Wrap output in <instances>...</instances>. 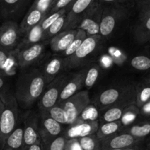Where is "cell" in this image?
Segmentation results:
<instances>
[{
  "label": "cell",
  "instance_id": "obj_31",
  "mask_svg": "<svg viewBox=\"0 0 150 150\" xmlns=\"http://www.w3.org/2000/svg\"><path fill=\"white\" fill-rule=\"evenodd\" d=\"M87 37V34H86L83 30H79L78 34L76 36L74 40L72 41L71 44L69 45V47H68L60 55L63 56V57H69V56L72 55L75 52L78 50L79 47H80V45L82 44V43L83 42V41H84Z\"/></svg>",
  "mask_w": 150,
  "mask_h": 150
},
{
  "label": "cell",
  "instance_id": "obj_34",
  "mask_svg": "<svg viewBox=\"0 0 150 150\" xmlns=\"http://www.w3.org/2000/svg\"><path fill=\"white\" fill-rule=\"evenodd\" d=\"M50 116L55 121L63 125H68V118L66 110L59 104H57L47 110Z\"/></svg>",
  "mask_w": 150,
  "mask_h": 150
},
{
  "label": "cell",
  "instance_id": "obj_53",
  "mask_svg": "<svg viewBox=\"0 0 150 150\" xmlns=\"http://www.w3.org/2000/svg\"><path fill=\"white\" fill-rule=\"evenodd\" d=\"M65 150H66V149H65Z\"/></svg>",
  "mask_w": 150,
  "mask_h": 150
},
{
  "label": "cell",
  "instance_id": "obj_24",
  "mask_svg": "<svg viewBox=\"0 0 150 150\" xmlns=\"http://www.w3.org/2000/svg\"><path fill=\"white\" fill-rule=\"evenodd\" d=\"M44 33H45L43 30L41 24L35 26L23 35L21 42L17 49L27 47L37 44V43L44 41Z\"/></svg>",
  "mask_w": 150,
  "mask_h": 150
},
{
  "label": "cell",
  "instance_id": "obj_52",
  "mask_svg": "<svg viewBox=\"0 0 150 150\" xmlns=\"http://www.w3.org/2000/svg\"><path fill=\"white\" fill-rule=\"evenodd\" d=\"M149 43H150V41H149Z\"/></svg>",
  "mask_w": 150,
  "mask_h": 150
},
{
  "label": "cell",
  "instance_id": "obj_2",
  "mask_svg": "<svg viewBox=\"0 0 150 150\" xmlns=\"http://www.w3.org/2000/svg\"><path fill=\"white\" fill-rule=\"evenodd\" d=\"M136 83H131L124 86L110 87L99 93L95 104L101 110L110 107L129 108L135 105Z\"/></svg>",
  "mask_w": 150,
  "mask_h": 150
},
{
  "label": "cell",
  "instance_id": "obj_42",
  "mask_svg": "<svg viewBox=\"0 0 150 150\" xmlns=\"http://www.w3.org/2000/svg\"><path fill=\"white\" fill-rule=\"evenodd\" d=\"M124 150H145V141L135 144L133 146H131L129 147H127V148L125 149Z\"/></svg>",
  "mask_w": 150,
  "mask_h": 150
},
{
  "label": "cell",
  "instance_id": "obj_46",
  "mask_svg": "<svg viewBox=\"0 0 150 150\" xmlns=\"http://www.w3.org/2000/svg\"><path fill=\"white\" fill-rule=\"evenodd\" d=\"M145 149L150 150V136L146 138L145 140Z\"/></svg>",
  "mask_w": 150,
  "mask_h": 150
},
{
  "label": "cell",
  "instance_id": "obj_44",
  "mask_svg": "<svg viewBox=\"0 0 150 150\" xmlns=\"http://www.w3.org/2000/svg\"><path fill=\"white\" fill-rule=\"evenodd\" d=\"M98 2H99L100 3L103 4V3H111V4H114V3H117L118 0H96Z\"/></svg>",
  "mask_w": 150,
  "mask_h": 150
},
{
  "label": "cell",
  "instance_id": "obj_50",
  "mask_svg": "<svg viewBox=\"0 0 150 150\" xmlns=\"http://www.w3.org/2000/svg\"><path fill=\"white\" fill-rule=\"evenodd\" d=\"M145 150H149V149H145Z\"/></svg>",
  "mask_w": 150,
  "mask_h": 150
},
{
  "label": "cell",
  "instance_id": "obj_30",
  "mask_svg": "<svg viewBox=\"0 0 150 150\" xmlns=\"http://www.w3.org/2000/svg\"><path fill=\"white\" fill-rule=\"evenodd\" d=\"M101 71V67L97 63H92L88 67L86 72V77H85L84 87L87 89H91L95 83L97 81L99 77Z\"/></svg>",
  "mask_w": 150,
  "mask_h": 150
},
{
  "label": "cell",
  "instance_id": "obj_32",
  "mask_svg": "<svg viewBox=\"0 0 150 150\" xmlns=\"http://www.w3.org/2000/svg\"><path fill=\"white\" fill-rule=\"evenodd\" d=\"M129 64L138 71L150 70V57L144 54H139L132 57Z\"/></svg>",
  "mask_w": 150,
  "mask_h": 150
},
{
  "label": "cell",
  "instance_id": "obj_38",
  "mask_svg": "<svg viewBox=\"0 0 150 150\" xmlns=\"http://www.w3.org/2000/svg\"><path fill=\"white\" fill-rule=\"evenodd\" d=\"M139 14L138 18H142L150 16V0H142L138 2Z\"/></svg>",
  "mask_w": 150,
  "mask_h": 150
},
{
  "label": "cell",
  "instance_id": "obj_12",
  "mask_svg": "<svg viewBox=\"0 0 150 150\" xmlns=\"http://www.w3.org/2000/svg\"><path fill=\"white\" fill-rule=\"evenodd\" d=\"M88 66L82 67L79 71L74 73H69V76L65 83L63 88L60 93L57 104L64 102L74 94L80 91L84 88L85 77Z\"/></svg>",
  "mask_w": 150,
  "mask_h": 150
},
{
  "label": "cell",
  "instance_id": "obj_45",
  "mask_svg": "<svg viewBox=\"0 0 150 150\" xmlns=\"http://www.w3.org/2000/svg\"><path fill=\"white\" fill-rule=\"evenodd\" d=\"M4 107H5V105H4V102L2 100V97L0 96V119H1V116H2V111H3Z\"/></svg>",
  "mask_w": 150,
  "mask_h": 150
},
{
  "label": "cell",
  "instance_id": "obj_40",
  "mask_svg": "<svg viewBox=\"0 0 150 150\" xmlns=\"http://www.w3.org/2000/svg\"><path fill=\"white\" fill-rule=\"evenodd\" d=\"M140 115L143 117L150 118V100L139 109Z\"/></svg>",
  "mask_w": 150,
  "mask_h": 150
},
{
  "label": "cell",
  "instance_id": "obj_22",
  "mask_svg": "<svg viewBox=\"0 0 150 150\" xmlns=\"http://www.w3.org/2000/svg\"><path fill=\"white\" fill-rule=\"evenodd\" d=\"M133 35L135 41L139 44L150 41V16L138 18L133 27Z\"/></svg>",
  "mask_w": 150,
  "mask_h": 150
},
{
  "label": "cell",
  "instance_id": "obj_35",
  "mask_svg": "<svg viewBox=\"0 0 150 150\" xmlns=\"http://www.w3.org/2000/svg\"><path fill=\"white\" fill-rule=\"evenodd\" d=\"M68 12L67 9H63L60 10V11H57V12H54V13H52L48 14L45 18L43 19V21H41L40 24H41V27H42L43 30L45 33L47 30H48L49 27L60 16H61L63 14L66 13Z\"/></svg>",
  "mask_w": 150,
  "mask_h": 150
},
{
  "label": "cell",
  "instance_id": "obj_21",
  "mask_svg": "<svg viewBox=\"0 0 150 150\" xmlns=\"http://www.w3.org/2000/svg\"><path fill=\"white\" fill-rule=\"evenodd\" d=\"M120 132L129 133L140 139H146L150 136V120L146 119L126 125Z\"/></svg>",
  "mask_w": 150,
  "mask_h": 150
},
{
  "label": "cell",
  "instance_id": "obj_28",
  "mask_svg": "<svg viewBox=\"0 0 150 150\" xmlns=\"http://www.w3.org/2000/svg\"><path fill=\"white\" fill-rule=\"evenodd\" d=\"M66 21V13H65L59 17L45 32L44 36V41H50V39L52 38L54 36H55L56 35L64 31Z\"/></svg>",
  "mask_w": 150,
  "mask_h": 150
},
{
  "label": "cell",
  "instance_id": "obj_11",
  "mask_svg": "<svg viewBox=\"0 0 150 150\" xmlns=\"http://www.w3.org/2000/svg\"><path fill=\"white\" fill-rule=\"evenodd\" d=\"M19 24L13 20H7L0 25V48L14 52L22 38Z\"/></svg>",
  "mask_w": 150,
  "mask_h": 150
},
{
  "label": "cell",
  "instance_id": "obj_47",
  "mask_svg": "<svg viewBox=\"0 0 150 150\" xmlns=\"http://www.w3.org/2000/svg\"><path fill=\"white\" fill-rule=\"evenodd\" d=\"M132 0H118V4H120V5H122V4H128L129 2H132Z\"/></svg>",
  "mask_w": 150,
  "mask_h": 150
},
{
  "label": "cell",
  "instance_id": "obj_37",
  "mask_svg": "<svg viewBox=\"0 0 150 150\" xmlns=\"http://www.w3.org/2000/svg\"><path fill=\"white\" fill-rule=\"evenodd\" d=\"M74 2L75 0H57L53 5L50 13L57 12V11L63 9H67L68 11H69V8H71V6L73 5Z\"/></svg>",
  "mask_w": 150,
  "mask_h": 150
},
{
  "label": "cell",
  "instance_id": "obj_41",
  "mask_svg": "<svg viewBox=\"0 0 150 150\" xmlns=\"http://www.w3.org/2000/svg\"><path fill=\"white\" fill-rule=\"evenodd\" d=\"M24 150H44V146H43L42 141L38 142L36 144H33L31 146L25 147Z\"/></svg>",
  "mask_w": 150,
  "mask_h": 150
},
{
  "label": "cell",
  "instance_id": "obj_23",
  "mask_svg": "<svg viewBox=\"0 0 150 150\" xmlns=\"http://www.w3.org/2000/svg\"><path fill=\"white\" fill-rule=\"evenodd\" d=\"M24 125H18L7 138L2 150H24Z\"/></svg>",
  "mask_w": 150,
  "mask_h": 150
},
{
  "label": "cell",
  "instance_id": "obj_49",
  "mask_svg": "<svg viewBox=\"0 0 150 150\" xmlns=\"http://www.w3.org/2000/svg\"><path fill=\"white\" fill-rule=\"evenodd\" d=\"M141 1H142V0H138V2H141Z\"/></svg>",
  "mask_w": 150,
  "mask_h": 150
},
{
  "label": "cell",
  "instance_id": "obj_36",
  "mask_svg": "<svg viewBox=\"0 0 150 150\" xmlns=\"http://www.w3.org/2000/svg\"><path fill=\"white\" fill-rule=\"evenodd\" d=\"M54 3L55 0H34L31 7L37 8L47 14H50Z\"/></svg>",
  "mask_w": 150,
  "mask_h": 150
},
{
  "label": "cell",
  "instance_id": "obj_7",
  "mask_svg": "<svg viewBox=\"0 0 150 150\" xmlns=\"http://www.w3.org/2000/svg\"><path fill=\"white\" fill-rule=\"evenodd\" d=\"M50 41H44L27 47L16 49L14 52L17 66L19 69L32 67L43 59L46 46Z\"/></svg>",
  "mask_w": 150,
  "mask_h": 150
},
{
  "label": "cell",
  "instance_id": "obj_9",
  "mask_svg": "<svg viewBox=\"0 0 150 150\" xmlns=\"http://www.w3.org/2000/svg\"><path fill=\"white\" fill-rule=\"evenodd\" d=\"M38 129L43 144H47L65 132L63 125L54 120L47 110H38Z\"/></svg>",
  "mask_w": 150,
  "mask_h": 150
},
{
  "label": "cell",
  "instance_id": "obj_1",
  "mask_svg": "<svg viewBox=\"0 0 150 150\" xmlns=\"http://www.w3.org/2000/svg\"><path fill=\"white\" fill-rule=\"evenodd\" d=\"M46 86L39 68L32 66L21 69L14 94L18 106L25 110L31 108L40 99Z\"/></svg>",
  "mask_w": 150,
  "mask_h": 150
},
{
  "label": "cell",
  "instance_id": "obj_5",
  "mask_svg": "<svg viewBox=\"0 0 150 150\" xmlns=\"http://www.w3.org/2000/svg\"><path fill=\"white\" fill-rule=\"evenodd\" d=\"M127 14V9L122 5L113 4L111 6L104 7L100 21V35L102 37L110 35Z\"/></svg>",
  "mask_w": 150,
  "mask_h": 150
},
{
  "label": "cell",
  "instance_id": "obj_25",
  "mask_svg": "<svg viewBox=\"0 0 150 150\" xmlns=\"http://www.w3.org/2000/svg\"><path fill=\"white\" fill-rule=\"evenodd\" d=\"M135 91V105L140 109L150 100V75L136 83Z\"/></svg>",
  "mask_w": 150,
  "mask_h": 150
},
{
  "label": "cell",
  "instance_id": "obj_3",
  "mask_svg": "<svg viewBox=\"0 0 150 150\" xmlns=\"http://www.w3.org/2000/svg\"><path fill=\"white\" fill-rule=\"evenodd\" d=\"M0 96L5 105L0 119V150H2L7 138L18 125L19 109L14 94L5 92L0 93Z\"/></svg>",
  "mask_w": 150,
  "mask_h": 150
},
{
  "label": "cell",
  "instance_id": "obj_20",
  "mask_svg": "<svg viewBox=\"0 0 150 150\" xmlns=\"http://www.w3.org/2000/svg\"><path fill=\"white\" fill-rule=\"evenodd\" d=\"M17 63L13 52L0 48V74L10 77L15 74Z\"/></svg>",
  "mask_w": 150,
  "mask_h": 150
},
{
  "label": "cell",
  "instance_id": "obj_43",
  "mask_svg": "<svg viewBox=\"0 0 150 150\" xmlns=\"http://www.w3.org/2000/svg\"><path fill=\"white\" fill-rule=\"evenodd\" d=\"M7 77H5L4 75L0 74V90H2L5 86V83H6L7 81Z\"/></svg>",
  "mask_w": 150,
  "mask_h": 150
},
{
  "label": "cell",
  "instance_id": "obj_10",
  "mask_svg": "<svg viewBox=\"0 0 150 150\" xmlns=\"http://www.w3.org/2000/svg\"><path fill=\"white\" fill-rule=\"evenodd\" d=\"M103 8V5L95 0L82 17L76 29L83 30L88 36L100 35V21Z\"/></svg>",
  "mask_w": 150,
  "mask_h": 150
},
{
  "label": "cell",
  "instance_id": "obj_26",
  "mask_svg": "<svg viewBox=\"0 0 150 150\" xmlns=\"http://www.w3.org/2000/svg\"><path fill=\"white\" fill-rule=\"evenodd\" d=\"M124 127V123L121 120L112 122L99 124V127L96 132V136L100 141L108 137L118 133Z\"/></svg>",
  "mask_w": 150,
  "mask_h": 150
},
{
  "label": "cell",
  "instance_id": "obj_18",
  "mask_svg": "<svg viewBox=\"0 0 150 150\" xmlns=\"http://www.w3.org/2000/svg\"><path fill=\"white\" fill-rule=\"evenodd\" d=\"M78 32L79 30L74 29L63 31L54 36L50 41V46L52 51L54 54H61L74 40L78 34Z\"/></svg>",
  "mask_w": 150,
  "mask_h": 150
},
{
  "label": "cell",
  "instance_id": "obj_19",
  "mask_svg": "<svg viewBox=\"0 0 150 150\" xmlns=\"http://www.w3.org/2000/svg\"><path fill=\"white\" fill-rule=\"evenodd\" d=\"M48 14L42 12L37 8L30 7L24 18L19 24L20 31L23 35L35 26L39 24Z\"/></svg>",
  "mask_w": 150,
  "mask_h": 150
},
{
  "label": "cell",
  "instance_id": "obj_6",
  "mask_svg": "<svg viewBox=\"0 0 150 150\" xmlns=\"http://www.w3.org/2000/svg\"><path fill=\"white\" fill-rule=\"evenodd\" d=\"M90 102L88 91H80L59 104L66 110L68 125H73L77 122L80 115L88 108Z\"/></svg>",
  "mask_w": 150,
  "mask_h": 150
},
{
  "label": "cell",
  "instance_id": "obj_13",
  "mask_svg": "<svg viewBox=\"0 0 150 150\" xmlns=\"http://www.w3.org/2000/svg\"><path fill=\"white\" fill-rule=\"evenodd\" d=\"M39 69L46 85H48L58 75L66 71V58L60 54H53L43 60Z\"/></svg>",
  "mask_w": 150,
  "mask_h": 150
},
{
  "label": "cell",
  "instance_id": "obj_17",
  "mask_svg": "<svg viewBox=\"0 0 150 150\" xmlns=\"http://www.w3.org/2000/svg\"><path fill=\"white\" fill-rule=\"evenodd\" d=\"M30 0H0V18L13 20L19 18Z\"/></svg>",
  "mask_w": 150,
  "mask_h": 150
},
{
  "label": "cell",
  "instance_id": "obj_14",
  "mask_svg": "<svg viewBox=\"0 0 150 150\" xmlns=\"http://www.w3.org/2000/svg\"><path fill=\"white\" fill-rule=\"evenodd\" d=\"M146 139H140L126 132H119L113 135L105 138L101 141V150L125 149Z\"/></svg>",
  "mask_w": 150,
  "mask_h": 150
},
{
  "label": "cell",
  "instance_id": "obj_48",
  "mask_svg": "<svg viewBox=\"0 0 150 150\" xmlns=\"http://www.w3.org/2000/svg\"><path fill=\"white\" fill-rule=\"evenodd\" d=\"M110 150H124V149H110Z\"/></svg>",
  "mask_w": 150,
  "mask_h": 150
},
{
  "label": "cell",
  "instance_id": "obj_4",
  "mask_svg": "<svg viewBox=\"0 0 150 150\" xmlns=\"http://www.w3.org/2000/svg\"><path fill=\"white\" fill-rule=\"evenodd\" d=\"M102 36L96 35L88 36L78 50L72 55L66 58V71L76 69L86 66L87 60L96 52L100 44Z\"/></svg>",
  "mask_w": 150,
  "mask_h": 150
},
{
  "label": "cell",
  "instance_id": "obj_29",
  "mask_svg": "<svg viewBox=\"0 0 150 150\" xmlns=\"http://www.w3.org/2000/svg\"><path fill=\"white\" fill-rule=\"evenodd\" d=\"M77 140L82 150H101V141L95 133L80 137Z\"/></svg>",
  "mask_w": 150,
  "mask_h": 150
},
{
  "label": "cell",
  "instance_id": "obj_51",
  "mask_svg": "<svg viewBox=\"0 0 150 150\" xmlns=\"http://www.w3.org/2000/svg\"><path fill=\"white\" fill-rule=\"evenodd\" d=\"M56 1H57V0H55V2H56Z\"/></svg>",
  "mask_w": 150,
  "mask_h": 150
},
{
  "label": "cell",
  "instance_id": "obj_8",
  "mask_svg": "<svg viewBox=\"0 0 150 150\" xmlns=\"http://www.w3.org/2000/svg\"><path fill=\"white\" fill-rule=\"evenodd\" d=\"M69 76V74L64 71L46 86L42 95L38 101V110H48L57 105L60 93Z\"/></svg>",
  "mask_w": 150,
  "mask_h": 150
},
{
  "label": "cell",
  "instance_id": "obj_16",
  "mask_svg": "<svg viewBox=\"0 0 150 150\" xmlns=\"http://www.w3.org/2000/svg\"><path fill=\"white\" fill-rule=\"evenodd\" d=\"M95 0H75L66 13V21L64 31L77 28L82 17L91 6Z\"/></svg>",
  "mask_w": 150,
  "mask_h": 150
},
{
  "label": "cell",
  "instance_id": "obj_15",
  "mask_svg": "<svg viewBox=\"0 0 150 150\" xmlns=\"http://www.w3.org/2000/svg\"><path fill=\"white\" fill-rule=\"evenodd\" d=\"M24 148L41 141L38 129V113L35 111L27 112L23 119Z\"/></svg>",
  "mask_w": 150,
  "mask_h": 150
},
{
  "label": "cell",
  "instance_id": "obj_39",
  "mask_svg": "<svg viewBox=\"0 0 150 150\" xmlns=\"http://www.w3.org/2000/svg\"><path fill=\"white\" fill-rule=\"evenodd\" d=\"M66 150H82L81 146L78 142L77 138H71L69 139L66 145Z\"/></svg>",
  "mask_w": 150,
  "mask_h": 150
},
{
  "label": "cell",
  "instance_id": "obj_33",
  "mask_svg": "<svg viewBox=\"0 0 150 150\" xmlns=\"http://www.w3.org/2000/svg\"><path fill=\"white\" fill-rule=\"evenodd\" d=\"M66 133L59 135L47 144H43L44 150H65L69 141ZM43 144V143H42Z\"/></svg>",
  "mask_w": 150,
  "mask_h": 150
},
{
  "label": "cell",
  "instance_id": "obj_27",
  "mask_svg": "<svg viewBox=\"0 0 150 150\" xmlns=\"http://www.w3.org/2000/svg\"><path fill=\"white\" fill-rule=\"evenodd\" d=\"M131 107V106H130ZM124 107H110L104 110L103 113L99 118V124L106 123V122H112L121 120L125 116V113L128 111L129 108Z\"/></svg>",
  "mask_w": 150,
  "mask_h": 150
}]
</instances>
